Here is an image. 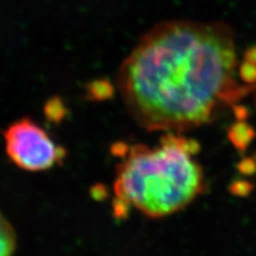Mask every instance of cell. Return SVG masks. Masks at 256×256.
Returning <instances> with one entry per match:
<instances>
[{"label": "cell", "instance_id": "2", "mask_svg": "<svg viewBox=\"0 0 256 256\" xmlns=\"http://www.w3.org/2000/svg\"><path fill=\"white\" fill-rule=\"evenodd\" d=\"M196 141L166 132L158 144L118 143L114 190L116 214L134 208L150 218L182 210L204 189V174L196 155Z\"/></svg>", "mask_w": 256, "mask_h": 256}, {"label": "cell", "instance_id": "1", "mask_svg": "<svg viewBox=\"0 0 256 256\" xmlns=\"http://www.w3.org/2000/svg\"><path fill=\"white\" fill-rule=\"evenodd\" d=\"M239 68L235 34L226 24L169 20L140 38L118 84L141 127L182 134L210 123L219 107L256 89L239 82Z\"/></svg>", "mask_w": 256, "mask_h": 256}, {"label": "cell", "instance_id": "4", "mask_svg": "<svg viewBox=\"0 0 256 256\" xmlns=\"http://www.w3.org/2000/svg\"><path fill=\"white\" fill-rule=\"evenodd\" d=\"M18 246V236L10 221L0 212V256H13Z\"/></svg>", "mask_w": 256, "mask_h": 256}, {"label": "cell", "instance_id": "3", "mask_svg": "<svg viewBox=\"0 0 256 256\" xmlns=\"http://www.w3.org/2000/svg\"><path fill=\"white\" fill-rule=\"evenodd\" d=\"M8 157L20 169L43 172L60 166L66 150L56 143L44 128L25 116L11 123L4 132Z\"/></svg>", "mask_w": 256, "mask_h": 256}]
</instances>
